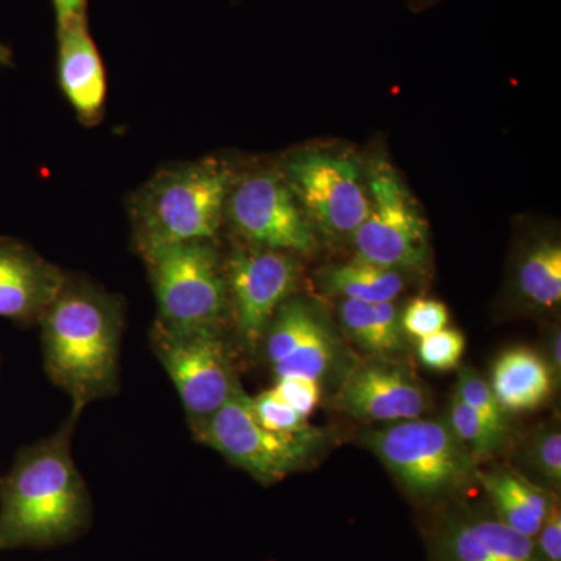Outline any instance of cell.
<instances>
[{"instance_id":"obj_1","label":"cell","mask_w":561,"mask_h":561,"mask_svg":"<svg viewBox=\"0 0 561 561\" xmlns=\"http://www.w3.org/2000/svg\"><path fill=\"white\" fill-rule=\"evenodd\" d=\"M81 412L49 437L24 446L0 478V552L57 548L91 526L92 500L72 457Z\"/></svg>"},{"instance_id":"obj_2","label":"cell","mask_w":561,"mask_h":561,"mask_svg":"<svg viewBox=\"0 0 561 561\" xmlns=\"http://www.w3.org/2000/svg\"><path fill=\"white\" fill-rule=\"evenodd\" d=\"M44 370L72 409L114 397L121 387L124 301L83 276L68 275L39 320Z\"/></svg>"},{"instance_id":"obj_3","label":"cell","mask_w":561,"mask_h":561,"mask_svg":"<svg viewBox=\"0 0 561 561\" xmlns=\"http://www.w3.org/2000/svg\"><path fill=\"white\" fill-rule=\"evenodd\" d=\"M234 175L227 162L201 160L151 176L131 201L140 256L162 247L214 242Z\"/></svg>"},{"instance_id":"obj_4","label":"cell","mask_w":561,"mask_h":561,"mask_svg":"<svg viewBox=\"0 0 561 561\" xmlns=\"http://www.w3.org/2000/svg\"><path fill=\"white\" fill-rule=\"evenodd\" d=\"M402 489L421 501L456 496L478 481V468L448 421L413 419L362 435Z\"/></svg>"},{"instance_id":"obj_5","label":"cell","mask_w":561,"mask_h":561,"mask_svg":"<svg viewBox=\"0 0 561 561\" xmlns=\"http://www.w3.org/2000/svg\"><path fill=\"white\" fill-rule=\"evenodd\" d=\"M158 305L154 323L171 331H221L228 313L224 264L213 242L142 254Z\"/></svg>"},{"instance_id":"obj_6","label":"cell","mask_w":561,"mask_h":561,"mask_svg":"<svg viewBox=\"0 0 561 561\" xmlns=\"http://www.w3.org/2000/svg\"><path fill=\"white\" fill-rule=\"evenodd\" d=\"M250 398L238 387L219 411L191 432L195 440L249 472L254 481L272 485L306 467L321 435L313 427L295 434L265 430L251 412Z\"/></svg>"},{"instance_id":"obj_7","label":"cell","mask_w":561,"mask_h":561,"mask_svg":"<svg viewBox=\"0 0 561 561\" xmlns=\"http://www.w3.org/2000/svg\"><path fill=\"white\" fill-rule=\"evenodd\" d=\"M150 343L175 386L190 427L210 419L241 387L221 331H171L154 323Z\"/></svg>"},{"instance_id":"obj_8","label":"cell","mask_w":561,"mask_h":561,"mask_svg":"<svg viewBox=\"0 0 561 561\" xmlns=\"http://www.w3.org/2000/svg\"><path fill=\"white\" fill-rule=\"evenodd\" d=\"M280 175L308 219L334 238H353L370 213L359 164L345 154L302 151Z\"/></svg>"},{"instance_id":"obj_9","label":"cell","mask_w":561,"mask_h":561,"mask_svg":"<svg viewBox=\"0 0 561 561\" xmlns=\"http://www.w3.org/2000/svg\"><path fill=\"white\" fill-rule=\"evenodd\" d=\"M225 217L247 245L290 254H311L317 249L312 221L280 173L250 172L232 181Z\"/></svg>"},{"instance_id":"obj_10","label":"cell","mask_w":561,"mask_h":561,"mask_svg":"<svg viewBox=\"0 0 561 561\" xmlns=\"http://www.w3.org/2000/svg\"><path fill=\"white\" fill-rule=\"evenodd\" d=\"M228 308L247 351L261 350L268 324L298 283L297 261L284 251L239 247L224 264Z\"/></svg>"},{"instance_id":"obj_11","label":"cell","mask_w":561,"mask_h":561,"mask_svg":"<svg viewBox=\"0 0 561 561\" xmlns=\"http://www.w3.org/2000/svg\"><path fill=\"white\" fill-rule=\"evenodd\" d=\"M370 202L367 219L353 236L357 260L393 271L420 267L430 249L426 225L390 169L373 172Z\"/></svg>"},{"instance_id":"obj_12","label":"cell","mask_w":561,"mask_h":561,"mask_svg":"<svg viewBox=\"0 0 561 561\" xmlns=\"http://www.w3.org/2000/svg\"><path fill=\"white\" fill-rule=\"evenodd\" d=\"M68 273L27 243L0 236V317L22 328L39 324Z\"/></svg>"},{"instance_id":"obj_13","label":"cell","mask_w":561,"mask_h":561,"mask_svg":"<svg viewBox=\"0 0 561 561\" xmlns=\"http://www.w3.org/2000/svg\"><path fill=\"white\" fill-rule=\"evenodd\" d=\"M335 404L353 419L365 423H397L421 419L430 398L409 373L383 364H368L350 373Z\"/></svg>"},{"instance_id":"obj_14","label":"cell","mask_w":561,"mask_h":561,"mask_svg":"<svg viewBox=\"0 0 561 561\" xmlns=\"http://www.w3.org/2000/svg\"><path fill=\"white\" fill-rule=\"evenodd\" d=\"M432 561H542L535 538L505 526L496 516L449 512L432 538Z\"/></svg>"},{"instance_id":"obj_15","label":"cell","mask_w":561,"mask_h":561,"mask_svg":"<svg viewBox=\"0 0 561 561\" xmlns=\"http://www.w3.org/2000/svg\"><path fill=\"white\" fill-rule=\"evenodd\" d=\"M58 79L66 99L84 125L102 121L106 73L84 16L58 28Z\"/></svg>"},{"instance_id":"obj_16","label":"cell","mask_w":561,"mask_h":561,"mask_svg":"<svg viewBox=\"0 0 561 561\" xmlns=\"http://www.w3.org/2000/svg\"><path fill=\"white\" fill-rule=\"evenodd\" d=\"M489 383L505 413L534 412L551 398L553 373L540 353L516 346L494 360Z\"/></svg>"},{"instance_id":"obj_17","label":"cell","mask_w":561,"mask_h":561,"mask_svg":"<svg viewBox=\"0 0 561 561\" xmlns=\"http://www.w3.org/2000/svg\"><path fill=\"white\" fill-rule=\"evenodd\" d=\"M478 481L500 522L526 537H537L557 500L552 491L534 485L511 470L478 471Z\"/></svg>"},{"instance_id":"obj_18","label":"cell","mask_w":561,"mask_h":561,"mask_svg":"<svg viewBox=\"0 0 561 561\" xmlns=\"http://www.w3.org/2000/svg\"><path fill=\"white\" fill-rule=\"evenodd\" d=\"M341 320L351 337L368 353L386 356L402 350L400 313L393 301L343 300Z\"/></svg>"},{"instance_id":"obj_19","label":"cell","mask_w":561,"mask_h":561,"mask_svg":"<svg viewBox=\"0 0 561 561\" xmlns=\"http://www.w3.org/2000/svg\"><path fill=\"white\" fill-rule=\"evenodd\" d=\"M323 284L328 290L341 295L345 300L364 302L393 301L404 289L400 271L379 267L357 257L328 268L323 273Z\"/></svg>"},{"instance_id":"obj_20","label":"cell","mask_w":561,"mask_h":561,"mask_svg":"<svg viewBox=\"0 0 561 561\" xmlns=\"http://www.w3.org/2000/svg\"><path fill=\"white\" fill-rule=\"evenodd\" d=\"M523 297L538 308H556L561 301V247L540 242L524 257L518 273Z\"/></svg>"},{"instance_id":"obj_21","label":"cell","mask_w":561,"mask_h":561,"mask_svg":"<svg viewBox=\"0 0 561 561\" xmlns=\"http://www.w3.org/2000/svg\"><path fill=\"white\" fill-rule=\"evenodd\" d=\"M335 357L331 332L319 320L286 359L272 367L275 378H305L319 381L330 370Z\"/></svg>"},{"instance_id":"obj_22","label":"cell","mask_w":561,"mask_h":561,"mask_svg":"<svg viewBox=\"0 0 561 561\" xmlns=\"http://www.w3.org/2000/svg\"><path fill=\"white\" fill-rule=\"evenodd\" d=\"M448 424L476 465L493 457L505 443L456 393L449 402Z\"/></svg>"},{"instance_id":"obj_23","label":"cell","mask_w":561,"mask_h":561,"mask_svg":"<svg viewBox=\"0 0 561 561\" xmlns=\"http://www.w3.org/2000/svg\"><path fill=\"white\" fill-rule=\"evenodd\" d=\"M456 394L468 408L472 409L497 437L507 440V413L502 411L500 402L494 398L490 383L481 378L472 368H461L457 381Z\"/></svg>"},{"instance_id":"obj_24","label":"cell","mask_w":561,"mask_h":561,"mask_svg":"<svg viewBox=\"0 0 561 561\" xmlns=\"http://www.w3.org/2000/svg\"><path fill=\"white\" fill-rule=\"evenodd\" d=\"M250 405L254 419L267 431L295 434L311 427L305 416L290 408L275 389L264 390L256 397H251Z\"/></svg>"},{"instance_id":"obj_25","label":"cell","mask_w":561,"mask_h":561,"mask_svg":"<svg viewBox=\"0 0 561 561\" xmlns=\"http://www.w3.org/2000/svg\"><path fill=\"white\" fill-rule=\"evenodd\" d=\"M467 348V341L460 331L443 330L419 341V357L424 367L434 371H449L459 365Z\"/></svg>"},{"instance_id":"obj_26","label":"cell","mask_w":561,"mask_h":561,"mask_svg":"<svg viewBox=\"0 0 561 561\" xmlns=\"http://www.w3.org/2000/svg\"><path fill=\"white\" fill-rule=\"evenodd\" d=\"M449 311L443 302L431 298H416L405 306L400 316L402 334L413 339H423L434 332L448 328Z\"/></svg>"},{"instance_id":"obj_27","label":"cell","mask_w":561,"mask_h":561,"mask_svg":"<svg viewBox=\"0 0 561 561\" xmlns=\"http://www.w3.org/2000/svg\"><path fill=\"white\" fill-rule=\"evenodd\" d=\"M531 468L549 485L561 483V434L559 426H549L535 434L529 446Z\"/></svg>"},{"instance_id":"obj_28","label":"cell","mask_w":561,"mask_h":561,"mask_svg":"<svg viewBox=\"0 0 561 561\" xmlns=\"http://www.w3.org/2000/svg\"><path fill=\"white\" fill-rule=\"evenodd\" d=\"M273 389L305 419L316 411L320 402V382L312 379L278 378Z\"/></svg>"},{"instance_id":"obj_29","label":"cell","mask_w":561,"mask_h":561,"mask_svg":"<svg viewBox=\"0 0 561 561\" xmlns=\"http://www.w3.org/2000/svg\"><path fill=\"white\" fill-rule=\"evenodd\" d=\"M542 561H561V508L560 501H553L540 531L535 537Z\"/></svg>"},{"instance_id":"obj_30","label":"cell","mask_w":561,"mask_h":561,"mask_svg":"<svg viewBox=\"0 0 561 561\" xmlns=\"http://www.w3.org/2000/svg\"><path fill=\"white\" fill-rule=\"evenodd\" d=\"M51 3H54L58 28L84 16L87 0H51Z\"/></svg>"},{"instance_id":"obj_31","label":"cell","mask_w":561,"mask_h":561,"mask_svg":"<svg viewBox=\"0 0 561 561\" xmlns=\"http://www.w3.org/2000/svg\"><path fill=\"white\" fill-rule=\"evenodd\" d=\"M549 353H551V365L553 376H560L561 371V334L560 330L553 332L551 337V346H549Z\"/></svg>"}]
</instances>
